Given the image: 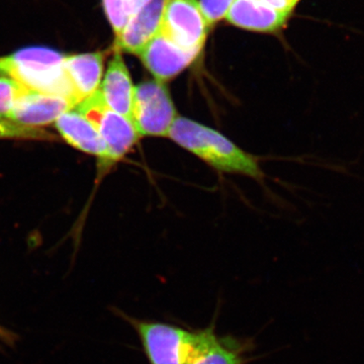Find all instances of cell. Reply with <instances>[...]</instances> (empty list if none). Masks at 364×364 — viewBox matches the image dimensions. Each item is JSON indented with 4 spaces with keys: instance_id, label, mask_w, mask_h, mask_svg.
I'll return each instance as SVG.
<instances>
[{
    "instance_id": "obj_1",
    "label": "cell",
    "mask_w": 364,
    "mask_h": 364,
    "mask_svg": "<svg viewBox=\"0 0 364 364\" xmlns=\"http://www.w3.org/2000/svg\"><path fill=\"white\" fill-rule=\"evenodd\" d=\"M168 138L218 171L253 178L262 177L255 157L242 150L220 132L188 117H177Z\"/></svg>"
},
{
    "instance_id": "obj_2",
    "label": "cell",
    "mask_w": 364,
    "mask_h": 364,
    "mask_svg": "<svg viewBox=\"0 0 364 364\" xmlns=\"http://www.w3.org/2000/svg\"><path fill=\"white\" fill-rule=\"evenodd\" d=\"M140 337L150 364H188L214 343V326L188 330L155 321L124 316Z\"/></svg>"
},
{
    "instance_id": "obj_3",
    "label": "cell",
    "mask_w": 364,
    "mask_h": 364,
    "mask_svg": "<svg viewBox=\"0 0 364 364\" xmlns=\"http://www.w3.org/2000/svg\"><path fill=\"white\" fill-rule=\"evenodd\" d=\"M66 55L41 46L0 57V77L13 79L26 90L69 98L79 105L64 71Z\"/></svg>"
},
{
    "instance_id": "obj_4",
    "label": "cell",
    "mask_w": 364,
    "mask_h": 364,
    "mask_svg": "<svg viewBox=\"0 0 364 364\" xmlns=\"http://www.w3.org/2000/svg\"><path fill=\"white\" fill-rule=\"evenodd\" d=\"M176 105L168 88L157 80L136 86L131 119L140 136H166L176 123Z\"/></svg>"
},
{
    "instance_id": "obj_5",
    "label": "cell",
    "mask_w": 364,
    "mask_h": 364,
    "mask_svg": "<svg viewBox=\"0 0 364 364\" xmlns=\"http://www.w3.org/2000/svg\"><path fill=\"white\" fill-rule=\"evenodd\" d=\"M76 109L90 119L102 136L111 166L126 156L141 138L130 119L107 107L100 90L82 100Z\"/></svg>"
},
{
    "instance_id": "obj_6",
    "label": "cell",
    "mask_w": 364,
    "mask_h": 364,
    "mask_svg": "<svg viewBox=\"0 0 364 364\" xmlns=\"http://www.w3.org/2000/svg\"><path fill=\"white\" fill-rule=\"evenodd\" d=\"M210 28L198 0H167L160 32L182 49L198 56Z\"/></svg>"
},
{
    "instance_id": "obj_7",
    "label": "cell",
    "mask_w": 364,
    "mask_h": 364,
    "mask_svg": "<svg viewBox=\"0 0 364 364\" xmlns=\"http://www.w3.org/2000/svg\"><path fill=\"white\" fill-rule=\"evenodd\" d=\"M139 56L155 80L162 83L176 78L198 57L182 49L160 31Z\"/></svg>"
},
{
    "instance_id": "obj_8",
    "label": "cell",
    "mask_w": 364,
    "mask_h": 364,
    "mask_svg": "<svg viewBox=\"0 0 364 364\" xmlns=\"http://www.w3.org/2000/svg\"><path fill=\"white\" fill-rule=\"evenodd\" d=\"M76 107L69 98L26 90L14 105L11 121L28 127L55 123L64 112Z\"/></svg>"
},
{
    "instance_id": "obj_9",
    "label": "cell",
    "mask_w": 364,
    "mask_h": 364,
    "mask_svg": "<svg viewBox=\"0 0 364 364\" xmlns=\"http://www.w3.org/2000/svg\"><path fill=\"white\" fill-rule=\"evenodd\" d=\"M60 135L76 149L98 158L100 169H107L109 155L107 146L92 123L77 109L64 112L55 122Z\"/></svg>"
},
{
    "instance_id": "obj_10",
    "label": "cell",
    "mask_w": 364,
    "mask_h": 364,
    "mask_svg": "<svg viewBox=\"0 0 364 364\" xmlns=\"http://www.w3.org/2000/svg\"><path fill=\"white\" fill-rule=\"evenodd\" d=\"M167 0H150L132 16L123 33L116 39L117 51L140 55L161 28Z\"/></svg>"
},
{
    "instance_id": "obj_11",
    "label": "cell",
    "mask_w": 364,
    "mask_h": 364,
    "mask_svg": "<svg viewBox=\"0 0 364 364\" xmlns=\"http://www.w3.org/2000/svg\"><path fill=\"white\" fill-rule=\"evenodd\" d=\"M100 90L107 107L131 119L136 86L119 51L109 62Z\"/></svg>"
},
{
    "instance_id": "obj_12",
    "label": "cell",
    "mask_w": 364,
    "mask_h": 364,
    "mask_svg": "<svg viewBox=\"0 0 364 364\" xmlns=\"http://www.w3.org/2000/svg\"><path fill=\"white\" fill-rule=\"evenodd\" d=\"M105 70L102 52L70 55L64 59V71L79 104L100 90Z\"/></svg>"
},
{
    "instance_id": "obj_13",
    "label": "cell",
    "mask_w": 364,
    "mask_h": 364,
    "mask_svg": "<svg viewBox=\"0 0 364 364\" xmlns=\"http://www.w3.org/2000/svg\"><path fill=\"white\" fill-rule=\"evenodd\" d=\"M289 18L261 0H235L226 16L232 25L259 33L280 32Z\"/></svg>"
},
{
    "instance_id": "obj_14",
    "label": "cell",
    "mask_w": 364,
    "mask_h": 364,
    "mask_svg": "<svg viewBox=\"0 0 364 364\" xmlns=\"http://www.w3.org/2000/svg\"><path fill=\"white\" fill-rule=\"evenodd\" d=\"M251 343L233 336H218L214 343L188 364H245Z\"/></svg>"
},
{
    "instance_id": "obj_15",
    "label": "cell",
    "mask_w": 364,
    "mask_h": 364,
    "mask_svg": "<svg viewBox=\"0 0 364 364\" xmlns=\"http://www.w3.org/2000/svg\"><path fill=\"white\" fill-rule=\"evenodd\" d=\"M102 6L117 39L135 14L133 0H102Z\"/></svg>"
},
{
    "instance_id": "obj_16",
    "label": "cell",
    "mask_w": 364,
    "mask_h": 364,
    "mask_svg": "<svg viewBox=\"0 0 364 364\" xmlns=\"http://www.w3.org/2000/svg\"><path fill=\"white\" fill-rule=\"evenodd\" d=\"M0 138L28 139V140H55V136L36 127L25 126L0 117Z\"/></svg>"
},
{
    "instance_id": "obj_17",
    "label": "cell",
    "mask_w": 364,
    "mask_h": 364,
    "mask_svg": "<svg viewBox=\"0 0 364 364\" xmlns=\"http://www.w3.org/2000/svg\"><path fill=\"white\" fill-rule=\"evenodd\" d=\"M26 90L13 79L0 77V117L11 119L14 105Z\"/></svg>"
},
{
    "instance_id": "obj_18",
    "label": "cell",
    "mask_w": 364,
    "mask_h": 364,
    "mask_svg": "<svg viewBox=\"0 0 364 364\" xmlns=\"http://www.w3.org/2000/svg\"><path fill=\"white\" fill-rule=\"evenodd\" d=\"M203 13L210 23V26H214L218 21L226 18L229 9L235 0H198Z\"/></svg>"
},
{
    "instance_id": "obj_19",
    "label": "cell",
    "mask_w": 364,
    "mask_h": 364,
    "mask_svg": "<svg viewBox=\"0 0 364 364\" xmlns=\"http://www.w3.org/2000/svg\"><path fill=\"white\" fill-rule=\"evenodd\" d=\"M261 1L264 2L265 4L272 7L274 11L286 14L287 16H291L301 0H261Z\"/></svg>"
},
{
    "instance_id": "obj_20",
    "label": "cell",
    "mask_w": 364,
    "mask_h": 364,
    "mask_svg": "<svg viewBox=\"0 0 364 364\" xmlns=\"http://www.w3.org/2000/svg\"><path fill=\"white\" fill-rule=\"evenodd\" d=\"M150 0H133V4H134V11H135V13L138 9H140L141 7L145 6L146 4H148Z\"/></svg>"
}]
</instances>
